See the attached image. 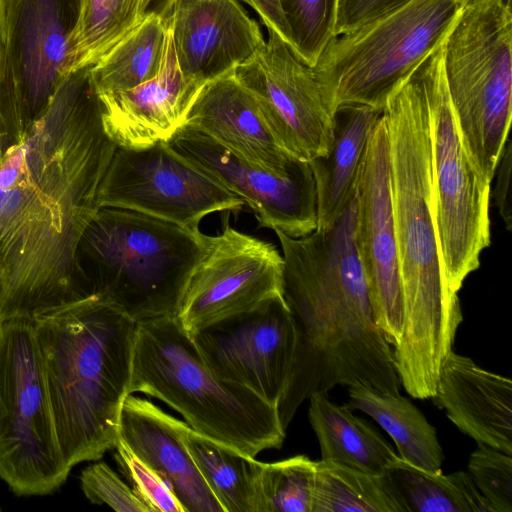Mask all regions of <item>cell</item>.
<instances>
[{
    "label": "cell",
    "mask_w": 512,
    "mask_h": 512,
    "mask_svg": "<svg viewBox=\"0 0 512 512\" xmlns=\"http://www.w3.org/2000/svg\"><path fill=\"white\" fill-rule=\"evenodd\" d=\"M91 67L68 73L1 158L0 324L91 295L77 251L117 148L103 127Z\"/></svg>",
    "instance_id": "1"
},
{
    "label": "cell",
    "mask_w": 512,
    "mask_h": 512,
    "mask_svg": "<svg viewBox=\"0 0 512 512\" xmlns=\"http://www.w3.org/2000/svg\"><path fill=\"white\" fill-rule=\"evenodd\" d=\"M350 205L325 230L291 237L275 230L283 257L282 296L296 332L287 388L277 406L286 429L315 393L359 383L399 394L393 350L377 326L354 238Z\"/></svg>",
    "instance_id": "2"
},
{
    "label": "cell",
    "mask_w": 512,
    "mask_h": 512,
    "mask_svg": "<svg viewBox=\"0 0 512 512\" xmlns=\"http://www.w3.org/2000/svg\"><path fill=\"white\" fill-rule=\"evenodd\" d=\"M420 67L388 99L383 115L404 309L393 358L406 392L427 399L435 393L463 316L458 293L445 279L436 234L430 111Z\"/></svg>",
    "instance_id": "3"
},
{
    "label": "cell",
    "mask_w": 512,
    "mask_h": 512,
    "mask_svg": "<svg viewBox=\"0 0 512 512\" xmlns=\"http://www.w3.org/2000/svg\"><path fill=\"white\" fill-rule=\"evenodd\" d=\"M58 441L67 464L97 461L118 441L137 322L92 294L32 319Z\"/></svg>",
    "instance_id": "4"
},
{
    "label": "cell",
    "mask_w": 512,
    "mask_h": 512,
    "mask_svg": "<svg viewBox=\"0 0 512 512\" xmlns=\"http://www.w3.org/2000/svg\"><path fill=\"white\" fill-rule=\"evenodd\" d=\"M128 392L165 402L192 429L253 458L285 440L277 408L215 373L175 316L137 322Z\"/></svg>",
    "instance_id": "5"
},
{
    "label": "cell",
    "mask_w": 512,
    "mask_h": 512,
    "mask_svg": "<svg viewBox=\"0 0 512 512\" xmlns=\"http://www.w3.org/2000/svg\"><path fill=\"white\" fill-rule=\"evenodd\" d=\"M210 236L140 212L100 208L86 228L77 263L89 293L136 322L175 316Z\"/></svg>",
    "instance_id": "6"
},
{
    "label": "cell",
    "mask_w": 512,
    "mask_h": 512,
    "mask_svg": "<svg viewBox=\"0 0 512 512\" xmlns=\"http://www.w3.org/2000/svg\"><path fill=\"white\" fill-rule=\"evenodd\" d=\"M463 9L454 0H409L336 36L313 68L331 107L383 111L388 99L445 43Z\"/></svg>",
    "instance_id": "7"
},
{
    "label": "cell",
    "mask_w": 512,
    "mask_h": 512,
    "mask_svg": "<svg viewBox=\"0 0 512 512\" xmlns=\"http://www.w3.org/2000/svg\"><path fill=\"white\" fill-rule=\"evenodd\" d=\"M443 68L467 153L491 183L511 126V0L465 4L444 43Z\"/></svg>",
    "instance_id": "8"
},
{
    "label": "cell",
    "mask_w": 512,
    "mask_h": 512,
    "mask_svg": "<svg viewBox=\"0 0 512 512\" xmlns=\"http://www.w3.org/2000/svg\"><path fill=\"white\" fill-rule=\"evenodd\" d=\"M444 44L420 67L430 111L433 213L449 288L458 293L490 245L491 183L469 157L443 68Z\"/></svg>",
    "instance_id": "9"
},
{
    "label": "cell",
    "mask_w": 512,
    "mask_h": 512,
    "mask_svg": "<svg viewBox=\"0 0 512 512\" xmlns=\"http://www.w3.org/2000/svg\"><path fill=\"white\" fill-rule=\"evenodd\" d=\"M0 479L17 496L54 493L71 467L62 453L32 319L0 324Z\"/></svg>",
    "instance_id": "10"
},
{
    "label": "cell",
    "mask_w": 512,
    "mask_h": 512,
    "mask_svg": "<svg viewBox=\"0 0 512 512\" xmlns=\"http://www.w3.org/2000/svg\"><path fill=\"white\" fill-rule=\"evenodd\" d=\"M7 39L0 124L12 145L46 111L71 72V40L83 0H5Z\"/></svg>",
    "instance_id": "11"
},
{
    "label": "cell",
    "mask_w": 512,
    "mask_h": 512,
    "mask_svg": "<svg viewBox=\"0 0 512 512\" xmlns=\"http://www.w3.org/2000/svg\"><path fill=\"white\" fill-rule=\"evenodd\" d=\"M244 205L166 142L117 147L99 191L100 208L136 211L192 230L211 213L237 212Z\"/></svg>",
    "instance_id": "12"
},
{
    "label": "cell",
    "mask_w": 512,
    "mask_h": 512,
    "mask_svg": "<svg viewBox=\"0 0 512 512\" xmlns=\"http://www.w3.org/2000/svg\"><path fill=\"white\" fill-rule=\"evenodd\" d=\"M283 257L269 242L224 221L186 284L175 318L191 337L282 295Z\"/></svg>",
    "instance_id": "13"
},
{
    "label": "cell",
    "mask_w": 512,
    "mask_h": 512,
    "mask_svg": "<svg viewBox=\"0 0 512 512\" xmlns=\"http://www.w3.org/2000/svg\"><path fill=\"white\" fill-rule=\"evenodd\" d=\"M268 34L265 46L233 73L255 98L279 145L293 158L309 162L328 152L336 111L313 68L276 33L268 30Z\"/></svg>",
    "instance_id": "14"
},
{
    "label": "cell",
    "mask_w": 512,
    "mask_h": 512,
    "mask_svg": "<svg viewBox=\"0 0 512 512\" xmlns=\"http://www.w3.org/2000/svg\"><path fill=\"white\" fill-rule=\"evenodd\" d=\"M178 155L243 200L259 227L302 237L317 229V194L309 162L274 173L231 153L186 125L167 141Z\"/></svg>",
    "instance_id": "15"
},
{
    "label": "cell",
    "mask_w": 512,
    "mask_h": 512,
    "mask_svg": "<svg viewBox=\"0 0 512 512\" xmlns=\"http://www.w3.org/2000/svg\"><path fill=\"white\" fill-rule=\"evenodd\" d=\"M207 365L277 408L290 379L296 332L283 296L191 336Z\"/></svg>",
    "instance_id": "16"
},
{
    "label": "cell",
    "mask_w": 512,
    "mask_h": 512,
    "mask_svg": "<svg viewBox=\"0 0 512 512\" xmlns=\"http://www.w3.org/2000/svg\"><path fill=\"white\" fill-rule=\"evenodd\" d=\"M354 238L374 319L395 346L403 329V296L389 180V140L383 112L374 124L355 188Z\"/></svg>",
    "instance_id": "17"
},
{
    "label": "cell",
    "mask_w": 512,
    "mask_h": 512,
    "mask_svg": "<svg viewBox=\"0 0 512 512\" xmlns=\"http://www.w3.org/2000/svg\"><path fill=\"white\" fill-rule=\"evenodd\" d=\"M167 25L182 74L200 86L233 73L266 43L239 0H176Z\"/></svg>",
    "instance_id": "18"
},
{
    "label": "cell",
    "mask_w": 512,
    "mask_h": 512,
    "mask_svg": "<svg viewBox=\"0 0 512 512\" xmlns=\"http://www.w3.org/2000/svg\"><path fill=\"white\" fill-rule=\"evenodd\" d=\"M202 87L182 74L167 25L158 73L133 89L98 95L104 130L122 148L142 149L166 142L183 126Z\"/></svg>",
    "instance_id": "19"
},
{
    "label": "cell",
    "mask_w": 512,
    "mask_h": 512,
    "mask_svg": "<svg viewBox=\"0 0 512 512\" xmlns=\"http://www.w3.org/2000/svg\"><path fill=\"white\" fill-rule=\"evenodd\" d=\"M183 423L129 394L121 408L118 439L161 476L185 512H223L183 444Z\"/></svg>",
    "instance_id": "20"
},
{
    "label": "cell",
    "mask_w": 512,
    "mask_h": 512,
    "mask_svg": "<svg viewBox=\"0 0 512 512\" xmlns=\"http://www.w3.org/2000/svg\"><path fill=\"white\" fill-rule=\"evenodd\" d=\"M183 125L265 170L284 173L295 158L277 142L253 95L234 73L206 83Z\"/></svg>",
    "instance_id": "21"
},
{
    "label": "cell",
    "mask_w": 512,
    "mask_h": 512,
    "mask_svg": "<svg viewBox=\"0 0 512 512\" xmlns=\"http://www.w3.org/2000/svg\"><path fill=\"white\" fill-rule=\"evenodd\" d=\"M477 443L512 455V382L451 351L431 397Z\"/></svg>",
    "instance_id": "22"
},
{
    "label": "cell",
    "mask_w": 512,
    "mask_h": 512,
    "mask_svg": "<svg viewBox=\"0 0 512 512\" xmlns=\"http://www.w3.org/2000/svg\"><path fill=\"white\" fill-rule=\"evenodd\" d=\"M383 111L366 106L339 108L328 152L309 161L316 185L317 229L331 228L355 195L371 130Z\"/></svg>",
    "instance_id": "23"
},
{
    "label": "cell",
    "mask_w": 512,
    "mask_h": 512,
    "mask_svg": "<svg viewBox=\"0 0 512 512\" xmlns=\"http://www.w3.org/2000/svg\"><path fill=\"white\" fill-rule=\"evenodd\" d=\"M308 417L318 439L321 460L381 475L398 454L371 425L346 405L333 403L327 393L309 398Z\"/></svg>",
    "instance_id": "24"
},
{
    "label": "cell",
    "mask_w": 512,
    "mask_h": 512,
    "mask_svg": "<svg viewBox=\"0 0 512 512\" xmlns=\"http://www.w3.org/2000/svg\"><path fill=\"white\" fill-rule=\"evenodd\" d=\"M348 387L347 405L372 417L392 438L401 459L434 473L442 472L444 455L436 430L410 400L370 385L356 383Z\"/></svg>",
    "instance_id": "25"
},
{
    "label": "cell",
    "mask_w": 512,
    "mask_h": 512,
    "mask_svg": "<svg viewBox=\"0 0 512 512\" xmlns=\"http://www.w3.org/2000/svg\"><path fill=\"white\" fill-rule=\"evenodd\" d=\"M183 444L223 512H258L261 462L192 429Z\"/></svg>",
    "instance_id": "26"
},
{
    "label": "cell",
    "mask_w": 512,
    "mask_h": 512,
    "mask_svg": "<svg viewBox=\"0 0 512 512\" xmlns=\"http://www.w3.org/2000/svg\"><path fill=\"white\" fill-rule=\"evenodd\" d=\"M381 475L402 512H493L468 472L434 473L398 456Z\"/></svg>",
    "instance_id": "27"
},
{
    "label": "cell",
    "mask_w": 512,
    "mask_h": 512,
    "mask_svg": "<svg viewBox=\"0 0 512 512\" xmlns=\"http://www.w3.org/2000/svg\"><path fill=\"white\" fill-rule=\"evenodd\" d=\"M166 31L161 17L148 15L92 65L97 95L127 91L153 78L161 67Z\"/></svg>",
    "instance_id": "28"
},
{
    "label": "cell",
    "mask_w": 512,
    "mask_h": 512,
    "mask_svg": "<svg viewBox=\"0 0 512 512\" xmlns=\"http://www.w3.org/2000/svg\"><path fill=\"white\" fill-rule=\"evenodd\" d=\"M311 512H402L382 475L315 461Z\"/></svg>",
    "instance_id": "29"
},
{
    "label": "cell",
    "mask_w": 512,
    "mask_h": 512,
    "mask_svg": "<svg viewBox=\"0 0 512 512\" xmlns=\"http://www.w3.org/2000/svg\"><path fill=\"white\" fill-rule=\"evenodd\" d=\"M142 0H83L71 40V71L94 65L142 21Z\"/></svg>",
    "instance_id": "30"
},
{
    "label": "cell",
    "mask_w": 512,
    "mask_h": 512,
    "mask_svg": "<svg viewBox=\"0 0 512 512\" xmlns=\"http://www.w3.org/2000/svg\"><path fill=\"white\" fill-rule=\"evenodd\" d=\"M315 470L305 455L261 462L258 512H311Z\"/></svg>",
    "instance_id": "31"
},
{
    "label": "cell",
    "mask_w": 512,
    "mask_h": 512,
    "mask_svg": "<svg viewBox=\"0 0 512 512\" xmlns=\"http://www.w3.org/2000/svg\"><path fill=\"white\" fill-rule=\"evenodd\" d=\"M289 34V47L305 64L314 67L336 37L338 0H279Z\"/></svg>",
    "instance_id": "32"
},
{
    "label": "cell",
    "mask_w": 512,
    "mask_h": 512,
    "mask_svg": "<svg viewBox=\"0 0 512 512\" xmlns=\"http://www.w3.org/2000/svg\"><path fill=\"white\" fill-rule=\"evenodd\" d=\"M468 473L493 512H512V455L477 443Z\"/></svg>",
    "instance_id": "33"
},
{
    "label": "cell",
    "mask_w": 512,
    "mask_h": 512,
    "mask_svg": "<svg viewBox=\"0 0 512 512\" xmlns=\"http://www.w3.org/2000/svg\"><path fill=\"white\" fill-rule=\"evenodd\" d=\"M114 449L119 469L150 512H185L168 484L122 440L118 439Z\"/></svg>",
    "instance_id": "34"
},
{
    "label": "cell",
    "mask_w": 512,
    "mask_h": 512,
    "mask_svg": "<svg viewBox=\"0 0 512 512\" xmlns=\"http://www.w3.org/2000/svg\"><path fill=\"white\" fill-rule=\"evenodd\" d=\"M80 483L85 497L93 504H105L118 512H150L133 489L105 462L84 468Z\"/></svg>",
    "instance_id": "35"
},
{
    "label": "cell",
    "mask_w": 512,
    "mask_h": 512,
    "mask_svg": "<svg viewBox=\"0 0 512 512\" xmlns=\"http://www.w3.org/2000/svg\"><path fill=\"white\" fill-rule=\"evenodd\" d=\"M409 0H338L335 35L350 32Z\"/></svg>",
    "instance_id": "36"
},
{
    "label": "cell",
    "mask_w": 512,
    "mask_h": 512,
    "mask_svg": "<svg viewBox=\"0 0 512 512\" xmlns=\"http://www.w3.org/2000/svg\"><path fill=\"white\" fill-rule=\"evenodd\" d=\"M511 167L512 148L511 141L508 139L494 174V177L496 176L494 190L495 204L498 207L500 216L505 222L507 229H511L512 224L510 206Z\"/></svg>",
    "instance_id": "37"
},
{
    "label": "cell",
    "mask_w": 512,
    "mask_h": 512,
    "mask_svg": "<svg viewBox=\"0 0 512 512\" xmlns=\"http://www.w3.org/2000/svg\"><path fill=\"white\" fill-rule=\"evenodd\" d=\"M259 15L268 30L276 33L288 46L289 34L281 11L279 0H241Z\"/></svg>",
    "instance_id": "38"
},
{
    "label": "cell",
    "mask_w": 512,
    "mask_h": 512,
    "mask_svg": "<svg viewBox=\"0 0 512 512\" xmlns=\"http://www.w3.org/2000/svg\"><path fill=\"white\" fill-rule=\"evenodd\" d=\"M176 0H142L140 16L143 20L151 14L158 15L167 25L170 21Z\"/></svg>",
    "instance_id": "39"
},
{
    "label": "cell",
    "mask_w": 512,
    "mask_h": 512,
    "mask_svg": "<svg viewBox=\"0 0 512 512\" xmlns=\"http://www.w3.org/2000/svg\"><path fill=\"white\" fill-rule=\"evenodd\" d=\"M7 39L6 2L0 0V80L3 74Z\"/></svg>",
    "instance_id": "40"
},
{
    "label": "cell",
    "mask_w": 512,
    "mask_h": 512,
    "mask_svg": "<svg viewBox=\"0 0 512 512\" xmlns=\"http://www.w3.org/2000/svg\"><path fill=\"white\" fill-rule=\"evenodd\" d=\"M9 146H10V143L6 139V137H5L4 133H3L1 124H0V161H1V158H2L3 154L5 153V151L7 150V148Z\"/></svg>",
    "instance_id": "41"
},
{
    "label": "cell",
    "mask_w": 512,
    "mask_h": 512,
    "mask_svg": "<svg viewBox=\"0 0 512 512\" xmlns=\"http://www.w3.org/2000/svg\"><path fill=\"white\" fill-rule=\"evenodd\" d=\"M3 414H4V406H3L1 386H0V420L3 417Z\"/></svg>",
    "instance_id": "42"
},
{
    "label": "cell",
    "mask_w": 512,
    "mask_h": 512,
    "mask_svg": "<svg viewBox=\"0 0 512 512\" xmlns=\"http://www.w3.org/2000/svg\"><path fill=\"white\" fill-rule=\"evenodd\" d=\"M454 1L460 3V4H462L464 6L465 4H467V3H469V2H471L473 0H454Z\"/></svg>",
    "instance_id": "43"
},
{
    "label": "cell",
    "mask_w": 512,
    "mask_h": 512,
    "mask_svg": "<svg viewBox=\"0 0 512 512\" xmlns=\"http://www.w3.org/2000/svg\"><path fill=\"white\" fill-rule=\"evenodd\" d=\"M1 510V509H0Z\"/></svg>",
    "instance_id": "44"
}]
</instances>
